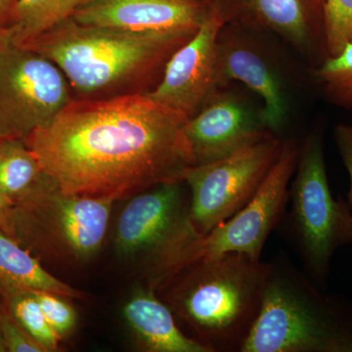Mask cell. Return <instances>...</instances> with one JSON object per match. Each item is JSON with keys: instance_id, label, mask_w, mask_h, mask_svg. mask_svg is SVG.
Listing matches in <instances>:
<instances>
[{"instance_id": "cell-15", "label": "cell", "mask_w": 352, "mask_h": 352, "mask_svg": "<svg viewBox=\"0 0 352 352\" xmlns=\"http://www.w3.org/2000/svg\"><path fill=\"white\" fill-rule=\"evenodd\" d=\"M227 23L276 32L308 50L323 32L324 0H210Z\"/></svg>"}, {"instance_id": "cell-25", "label": "cell", "mask_w": 352, "mask_h": 352, "mask_svg": "<svg viewBox=\"0 0 352 352\" xmlns=\"http://www.w3.org/2000/svg\"><path fill=\"white\" fill-rule=\"evenodd\" d=\"M333 139L351 180L347 201L352 210V124H340L336 126L333 129Z\"/></svg>"}, {"instance_id": "cell-12", "label": "cell", "mask_w": 352, "mask_h": 352, "mask_svg": "<svg viewBox=\"0 0 352 352\" xmlns=\"http://www.w3.org/2000/svg\"><path fill=\"white\" fill-rule=\"evenodd\" d=\"M196 164L212 163L271 133L256 111L243 97L219 88L184 124Z\"/></svg>"}, {"instance_id": "cell-6", "label": "cell", "mask_w": 352, "mask_h": 352, "mask_svg": "<svg viewBox=\"0 0 352 352\" xmlns=\"http://www.w3.org/2000/svg\"><path fill=\"white\" fill-rule=\"evenodd\" d=\"M183 182L140 192L124 208L116 229V248L124 256L146 254L155 283L177 270L200 237L190 219Z\"/></svg>"}, {"instance_id": "cell-19", "label": "cell", "mask_w": 352, "mask_h": 352, "mask_svg": "<svg viewBox=\"0 0 352 352\" xmlns=\"http://www.w3.org/2000/svg\"><path fill=\"white\" fill-rule=\"evenodd\" d=\"M0 281L50 292L66 298H82V293L47 272L39 261L23 249L17 241L0 229Z\"/></svg>"}, {"instance_id": "cell-26", "label": "cell", "mask_w": 352, "mask_h": 352, "mask_svg": "<svg viewBox=\"0 0 352 352\" xmlns=\"http://www.w3.org/2000/svg\"><path fill=\"white\" fill-rule=\"evenodd\" d=\"M13 207L12 201L0 189V229L10 236L12 232Z\"/></svg>"}, {"instance_id": "cell-14", "label": "cell", "mask_w": 352, "mask_h": 352, "mask_svg": "<svg viewBox=\"0 0 352 352\" xmlns=\"http://www.w3.org/2000/svg\"><path fill=\"white\" fill-rule=\"evenodd\" d=\"M217 76L219 88L238 80L258 94L263 103L266 129L276 136L283 131L289 116L288 95L281 76L263 52L240 36H227L221 31L217 43Z\"/></svg>"}, {"instance_id": "cell-23", "label": "cell", "mask_w": 352, "mask_h": 352, "mask_svg": "<svg viewBox=\"0 0 352 352\" xmlns=\"http://www.w3.org/2000/svg\"><path fill=\"white\" fill-rule=\"evenodd\" d=\"M34 292L50 327L61 339L67 337L76 327V314L74 307L64 300L63 296L50 292Z\"/></svg>"}, {"instance_id": "cell-16", "label": "cell", "mask_w": 352, "mask_h": 352, "mask_svg": "<svg viewBox=\"0 0 352 352\" xmlns=\"http://www.w3.org/2000/svg\"><path fill=\"white\" fill-rule=\"evenodd\" d=\"M124 316L141 346L152 352H210L183 332L175 315L154 294L141 289L126 302Z\"/></svg>"}, {"instance_id": "cell-5", "label": "cell", "mask_w": 352, "mask_h": 352, "mask_svg": "<svg viewBox=\"0 0 352 352\" xmlns=\"http://www.w3.org/2000/svg\"><path fill=\"white\" fill-rule=\"evenodd\" d=\"M291 212L287 233L305 274L326 289L336 252L352 244V210L349 201L333 198L329 184L321 129L307 134L300 146L289 189Z\"/></svg>"}, {"instance_id": "cell-18", "label": "cell", "mask_w": 352, "mask_h": 352, "mask_svg": "<svg viewBox=\"0 0 352 352\" xmlns=\"http://www.w3.org/2000/svg\"><path fill=\"white\" fill-rule=\"evenodd\" d=\"M53 185L25 141L0 138V189L14 206Z\"/></svg>"}, {"instance_id": "cell-2", "label": "cell", "mask_w": 352, "mask_h": 352, "mask_svg": "<svg viewBox=\"0 0 352 352\" xmlns=\"http://www.w3.org/2000/svg\"><path fill=\"white\" fill-rule=\"evenodd\" d=\"M196 32H129L69 18L22 47L51 60L76 94L97 98L147 80Z\"/></svg>"}, {"instance_id": "cell-8", "label": "cell", "mask_w": 352, "mask_h": 352, "mask_svg": "<svg viewBox=\"0 0 352 352\" xmlns=\"http://www.w3.org/2000/svg\"><path fill=\"white\" fill-rule=\"evenodd\" d=\"M68 80L51 60L0 43V138L25 141L73 100Z\"/></svg>"}, {"instance_id": "cell-21", "label": "cell", "mask_w": 352, "mask_h": 352, "mask_svg": "<svg viewBox=\"0 0 352 352\" xmlns=\"http://www.w3.org/2000/svg\"><path fill=\"white\" fill-rule=\"evenodd\" d=\"M314 76L331 103L352 110V43L337 56L326 59Z\"/></svg>"}, {"instance_id": "cell-10", "label": "cell", "mask_w": 352, "mask_h": 352, "mask_svg": "<svg viewBox=\"0 0 352 352\" xmlns=\"http://www.w3.org/2000/svg\"><path fill=\"white\" fill-rule=\"evenodd\" d=\"M212 4L207 19L164 65V76L147 92L153 100L182 113L188 119L219 89L217 76V43L226 25Z\"/></svg>"}, {"instance_id": "cell-13", "label": "cell", "mask_w": 352, "mask_h": 352, "mask_svg": "<svg viewBox=\"0 0 352 352\" xmlns=\"http://www.w3.org/2000/svg\"><path fill=\"white\" fill-rule=\"evenodd\" d=\"M210 9V0H90L72 18L129 32L197 31Z\"/></svg>"}, {"instance_id": "cell-20", "label": "cell", "mask_w": 352, "mask_h": 352, "mask_svg": "<svg viewBox=\"0 0 352 352\" xmlns=\"http://www.w3.org/2000/svg\"><path fill=\"white\" fill-rule=\"evenodd\" d=\"M8 310L16 321L47 351L57 349L61 338L50 327L34 289L22 288L0 281Z\"/></svg>"}, {"instance_id": "cell-1", "label": "cell", "mask_w": 352, "mask_h": 352, "mask_svg": "<svg viewBox=\"0 0 352 352\" xmlns=\"http://www.w3.org/2000/svg\"><path fill=\"white\" fill-rule=\"evenodd\" d=\"M187 120L147 92L73 99L25 143L61 193L117 201L184 182Z\"/></svg>"}, {"instance_id": "cell-4", "label": "cell", "mask_w": 352, "mask_h": 352, "mask_svg": "<svg viewBox=\"0 0 352 352\" xmlns=\"http://www.w3.org/2000/svg\"><path fill=\"white\" fill-rule=\"evenodd\" d=\"M240 352H352V302L326 293L278 256Z\"/></svg>"}, {"instance_id": "cell-17", "label": "cell", "mask_w": 352, "mask_h": 352, "mask_svg": "<svg viewBox=\"0 0 352 352\" xmlns=\"http://www.w3.org/2000/svg\"><path fill=\"white\" fill-rule=\"evenodd\" d=\"M90 0H18L6 24L0 29V43L25 46L73 17Z\"/></svg>"}, {"instance_id": "cell-27", "label": "cell", "mask_w": 352, "mask_h": 352, "mask_svg": "<svg viewBox=\"0 0 352 352\" xmlns=\"http://www.w3.org/2000/svg\"><path fill=\"white\" fill-rule=\"evenodd\" d=\"M18 0H0V29L6 24Z\"/></svg>"}, {"instance_id": "cell-11", "label": "cell", "mask_w": 352, "mask_h": 352, "mask_svg": "<svg viewBox=\"0 0 352 352\" xmlns=\"http://www.w3.org/2000/svg\"><path fill=\"white\" fill-rule=\"evenodd\" d=\"M113 200L65 195L56 186L13 207V221L41 222L76 259H87L100 249Z\"/></svg>"}, {"instance_id": "cell-7", "label": "cell", "mask_w": 352, "mask_h": 352, "mask_svg": "<svg viewBox=\"0 0 352 352\" xmlns=\"http://www.w3.org/2000/svg\"><path fill=\"white\" fill-rule=\"evenodd\" d=\"M283 141L275 134L245 146L229 156L190 168V219L205 235L244 208L276 163Z\"/></svg>"}, {"instance_id": "cell-3", "label": "cell", "mask_w": 352, "mask_h": 352, "mask_svg": "<svg viewBox=\"0 0 352 352\" xmlns=\"http://www.w3.org/2000/svg\"><path fill=\"white\" fill-rule=\"evenodd\" d=\"M270 263L239 252L201 258L161 283L164 302L195 330L210 352H240L261 311Z\"/></svg>"}, {"instance_id": "cell-9", "label": "cell", "mask_w": 352, "mask_h": 352, "mask_svg": "<svg viewBox=\"0 0 352 352\" xmlns=\"http://www.w3.org/2000/svg\"><path fill=\"white\" fill-rule=\"evenodd\" d=\"M300 146L283 141L276 163L251 201L230 219L201 235L192 245L185 264L224 252H239L261 259L270 233L283 217L289 189L298 163Z\"/></svg>"}, {"instance_id": "cell-22", "label": "cell", "mask_w": 352, "mask_h": 352, "mask_svg": "<svg viewBox=\"0 0 352 352\" xmlns=\"http://www.w3.org/2000/svg\"><path fill=\"white\" fill-rule=\"evenodd\" d=\"M323 36L329 57L352 43V0H324Z\"/></svg>"}, {"instance_id": "cell-24", "label": "cell", "mask_w": 352, "mask_h": 352, "mask_svg": "<svg viewBox=\"0 0 352 352\" xmlns=\"http://www.w3.org/2000/svg\"><path fill=\"white\" fill-rule=\"evenodd\" d=\"M0 336L6 351L48 352L14 319L8 311H0Z\"/></svg>"}, {"instance_id": "cell-28", "label": "cell", "mask_w": 352, "mask_h": 352, "mask_svg": "<svg viewBox=\"0 0 352 352\" xmlns=\"http://www.w3.org/2000/svg\"><path fill=\"white\" fill-rule=\"evenodd\" d=\"M6 351V346H4L3 340H2L1 336H0V352Z\"/></svg>"}]
</instances>
